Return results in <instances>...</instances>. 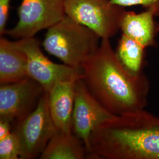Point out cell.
<instances>
[{"mask_svg":"<svg viewBox=\"0 0 159 159\" xmlns=\"http://www.w3.org/2000/svg\"><path fill=\"white\" fill-rule=\"evenodd\" d=\"M84 81L91 94L115 116L146 107L150 90L144 72L135 74L121 63L110 39H102L96 53L83 67Z\"/></svg>","mask_w":159,"mask_h":159,"instance_id":"6da1fadb","label":"cell"},{"mask_svg":"<svg viewBox=\"0 0 159 159\" xmlns=\"http://www.w3.org/2000/svg\"><path fill=\"white\" fill-rule=\"evenodd\" d=\"M87 158L159 159V117L142 109L116 116L89 138Z\"/></svg>","mask_w":159,"mask_h":159,"instance_id":"7a4b0ae2","label":"cell"},{"mask_svg":"<svg viewBox=\"0 0 159 159\" xmlns=\"http://www.w3.org/2000/svg\"><path fill=\"white\" fill-rule=\"evenodd\" d=\"M100 37L67 16L47 29L42 45L64 64L82 67L97 51Z\"/></svg>","mask_w":159,"mask_h":159,"instance_id":"3957f363","label":"cell"},{"mask_svg":"<svg viewBox=\"0 0 159 159\" xmlns=\"http://www.w3.org/2000/svg\"><path fill=\"white\" fill-rule=\"evenodd\" d=\"M57 131L49 110L48 93L45 91L34 111L12 125V131L20 144V159L40 157Z\"/></svg>","mask_w":159,"mask_h":159,"instance_id":"277c9868","label":"cell"},{"mask_svg":"<svg viewBox=\"0 0 159 159\" xmlns=\"http://www.w3.org/2000/svg\"><path fill=\"white\" fill-rule=\"evenodd\" d=\"M66 15L88 27L100 39H110L120 30L126 11L111 0H64Z\"/></svg>","mask_w":159,"mask_h":159,"instance_id":"5b68a950","label":"cell"},{"mask_svg":"<svg viewBox=\"0 0 159 159\" xmlns=\"http://www.w3.org/2000/svg\"><path fill=\"white\" fill-rule=\"evenodd\" d=\"M17 42L27 57L29 77L35 80L48 92L60 82L77 81L83 77V68L51 61L41 49L40 42L34 37L18 39Z\"/></svg>","mask_w":159,"mask_h":159,"instance_id":"8992f818","label":"cell"},{"mask_svg":"<svg viewBox=\"0 0 159 159\" xmlns=\"http://www.w3.org/2000/svg\"><path fill=\"white\" fill-rule=\"evenodd\" d=\"M18 13L17 24L7 30L5 34L17 39L34 37L66 16L64 0H22Z\"/></svg>","mask_w":159,"mask_h":159,"instance_id":"52a82bcc","label":"cell"},{"mask_svg":"<svg viewBox=\"0 0 159 159\" xmlns=\"http://www.w3.org/2000/svg\"><path fill=\"white\" fill-rule=\"evenodd\" d=\"M45 90L31 77L0 86V120L12 125L34 111Z\"/></svg>","mask_w":159,"mask_h":159,"instance_id":"ba28073f","label":"cell"},{"mask_svg":"<svg viewBox=\"0 0 159 159\" xmlns=\"http://www.w3.org/2000/svg\"><path fill=\"white\" fill-rule=\"evenodd\" d=\"M115 116L91 94L83 80L75 82L72 132L84 143L87 151L92 131Z\"/></svg>","mask_w":159,"mask_h":159,"instance_id":"9c48e42d","label":"cell"},{"mask_svg":"<svg viewBox=\"0 0 159 159\" xmlns=\"http://www.w3.org/2000/svg\"><path fill=\"white\" fill-rule=\"evenodd\" d=\"M76 81L58 83L48 93V107L58 131L72 132Z\"/></svg>","mask_w":159,"mask_h":159,"instance_id":"30bf717a","label":"cell"},{"mask_svg":"<svg viewBox=\"0 0 159 159\" xmlns=\"http://www.w3.org/2000/svg\"><path fill=\"white\" fill-rule=\"evenodd\" d=\"M29 77L27 57L17 41L0 39V84L12 83Z\"/></svg>","mask_w":159,"mask_h":159,"instance_id":"8fae6325","label":"cell"},{"mask_svg":"<svg viewBox=\"0 0 159 159\" xmlns=\"http://www.w3.org/2000/svg\"><path fill=\"white\" fill-rule=\"evenodd\" d=\"M155 12L152 10L136 13L125 12L120 24L122 34L135 40L147 48L156 44V36L159 31V25L154 20Z\"/></svg>","mask_w":159,"mask_h":159,"instance_id":"7c38bea8","label":"cell"},{"mask_svg":"<svg viewBox=\"0 0 159 159\" xmlns=\"http://www.w3.org/2000/svg\"><path fill=\"white\" fill-rule=\"evenodd\" d=\"M87 151L84 143L74 133L57 131L39 158L83 159L87 158Z\"/></svg>","mask_w":159,"mask_h":159,"instance_id":"4fadbf2b","label":"cell"},{"mask_svg":"<svg viewBox=\"0 0 159 159\" xmlns=\"http://www.w3.org/2000/svg\"><path fill=\"white\" fill-rule=\"evenodd\" d=\"M146 48L130 37L121 34L116 51L121 63L131 73L142 71Z\"/></svg>","mask_w":159,"mask_h":159,"instance_id":"5bb4252c","label":"cell"},{"mask_svg":"<svg viewBox=\"0 0 159 159\" xmlns=\"http://www.w3.org/2000/svg\"><path fill=\"white\" fill-rule=\"evenodd\" d=\"M20 159V144L12 131L8 136L0 140V159Z\"/></svg>","mask_w":159,"mask_h":159,"instance_id":"9a60e30c","label":"cell"},{"mask_svg":"<svg viewBox=\"0 0 159 159\" xmlns=\"http://www.w3.org/2000/svg\"><path fill=\"white\" fill-rule=\"evenodd\" d=\"M116 5L125 7L131 6H142L146 10H152L156 16H159V0H111Z\"/></svg>","mask_w":159,"mask_h":159,"instance_id":"2e32d148","label":"cell"},{"mask_svg":"<svg viewBox=\"0 0 159 159\" xmlns=\"http://www.w3.org/2000/svg\"><path fill=\"white\" fill-rule=\"evenodd\" d=\"M11 0H0V35L3 36L6 31L8 19Z\"/></svg>","mask_w":159,"mask_h":159,"instance_id":"e0dca14e","label":"cell"},{"mask_svg":"<svg viewBox=\"0 0 159 159\" xmlns=\"http://www.w3.org/2000/svg\"><path fill=\"white\" fill-rule=\"evenodd\" d=\"M11 132V123L6 120H0V140L8 136Z\"/></svg>","mask_w":159,"mask_h":159,"instance_id":"ac0fdd59","label":"cell"}]
</instances>
